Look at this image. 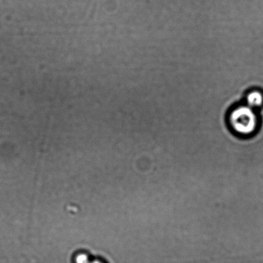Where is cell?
<instances>
[{"label":"cell","mask_w":263,"mask_h":263,"mask_svg":"<svg viewBox=\"0 0 263 263\" xmlns=\"http://www.w3.org/2000/svg\"><path fill=\"white\" fill-rule=\"evenodd\" d=\"M227 121L233 134L241 138L252 136L259 126V119L255 109L247 104H241L232 108L227 116Z\"/></svg>","instance_id":"obj_1"},{"label":"cell","mask_w":263,"mask_h":263,"mask_svg":"<svg viewBox=\"0 0 263 263\" xmlns=\"http://www.w3.org/2000/svg\"><path fill=\"white\" fill-rule=\"evenodd\" d=\"M90 263H104V262L101 261V260H91Z\"/></svg>","instance_id":"obj_4"},{"label":"cell","mask_w":263,"mask_h":263,"mask_svg":"<svg viewBox=\"0 0 263 263\" xmlns=\"http://www.w3.org/2000/svg\"><path fill=\"white\" fill-rule=\"evenodd\" d=\"M246 104L253 109L259 108L263 105V93L257 90H253L247 93Z\"/></svg>","instance_id":"obj_2"},{"label":"cell","mask_w":263,"mask_h":263,"mask_svg":"<svg viewBox=\"0 0 263 263\" xmlns=\"http://www.w3.org/2000/svg\"><path fill=\"white\" fill-rule=\"evenodd\" d=\"M91 261L88 255L81 253L76 255L75 258L76 263H90Z\"/></svg>","instance_id":"obj_3"}]
</instances>
